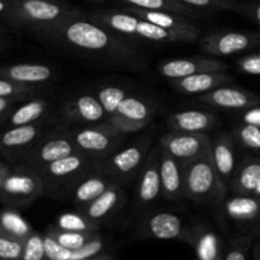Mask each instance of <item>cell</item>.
I'll list each match as a JSON object with an SVG mask.
<instances>
[{"label":"cell","instance_id":"6da1fadb","mask_svg":"<svg viewBox=\"0 0 260 260\" xmlns=\"http://www.w3.org/2000/svg\"><path fill=\"white\" fill-rule=\"evenodd\" d=\"M45 38L61 41L76 50L111 56L118 60L132 61L135 58L134 51L117 33L90 19H81L79 15L56 25Z\"/></svg>","mask_w":260,"mask_h":260},{"label":"cell","instance_id":"cb8c5ba5","mask_svg":"<svg viewBox=\"0 0 260 260\" xmlns=\"http://www.w3.org/2000/svg\"><path fill=\"white\" fill-rule=\"evenodd\" d=\"M0 76L27 85H37L51 80L53 70L43 63H15L2 66Z\"/></svg>","mask_w":260,"mask_h":260},{"label":"cell","instance_id":"db71d44e","mask_svg":"<svg viewBox=\"0 0 260 260\" xmlns=\"http://www.w3.org/2000/svg\"><path fill=\"white\" fill-rule=\"evenodd\" d=\"M254 196H256V197H260V183H259L258 188H256V190H255V194H254Z\"/></svg>","mask_w":260,"mask_h":260},{"label":"cell","instance_id":"f35d334b","mask_svg":"<svg viewBox=\"0 0 260 260\" xmlns=\"http://www.w3.org/2000/svg\"><path fill=\"white\" fill-rule=\"evenodd\" d=\"M20 260H48L46 256L43 235L33 231L24 239V246Z\"/></svg>","mask_w":260,"mask_h":260},{"label":"cell","instance_id":"816d5d0a","mask_svg":"<svg viewBox=\"0 0 260 260\" xmlns=\"http://www.w3.org/2000/svg\"><path fill=\"white\" fill-rule=\"evenodd\" d=\"M253 255H254V260H260V239L256 241L255 245H254Z\"/></svg>","mask_w":260,"mask_h":260},{"label":"cell","instance_id":"7dc6e473","mask_svg":"<svg viewBox=\"0 0 260 260\" xmlns=\"http://www.w3.org/2000/svg\"><path fill=\"white\" fill-rule=\"evenodd\" d=\"M0 15L10 24V0H0Z\"/></svg>","mask_w":260,"mask_h":260},{"label":"cell","instance_id":"7402d4cb","mask_svg":"<svg viewBox=\"0 0 260 260\" xmlns=\"http://www.w3.org/2000/svg\"><path fill=\"white\" fill-rule=\"evenodd\" d=\"M89 157L83 152L78 151L73 155L50 162L46 167L41 168L37 172L42 175L45 184L47 180H62L73 178L80 174L88 168Z\"/></svg>","mask_w":260,"mask_h":260},{"label":"cell","instance_id":"f546056e","mask_svg":"<svg viewBox=\"0 0 260 260\" xmlns=\"http://www.w3.org/2000/svg\"><path fill=\"white\" fill-rule=\"evenodd\" d=\"M0 231L20 240H24L33 233L29 223L12 208L0 211Z\"/></svg>","mask_w":260,"mask_h":260},{"label":"cell","instance_id":"7c38bea8","mask_svg":"<svg viewBox=\"0 0 260 260\" xmlns=\"http://www.w3.org/2000/svg\"><path fill=\"white\" fill-rule=\"evenodd\" d=\"M228 63L217 58L211 57H182L172 58L162 61L157 66V71L164 78L175 80V79L187 78L200 73H211V71H226Z\"/></svg>","mask_w":260,"mask_h":260},{"label":"cell","instance_id":"277c9868","mask_svg":"<svg viewBox=\"0 0 260 260\" xmlns=\"http://www.w3.org/2000/svg\"><path fill=\"white\" fill-rule=\"evenodd\" d=\"M184 196L198 203H213L221 200L228 187L218 177L212 151L183 164Z\"/></svg>","mask_w":260,"mask_h":260},{"label":"cell","instance_id":"9c48e42d","mask_svg":"<svg viewBox=\"0 0 260 260\" xmlns=\"http://www.w3.org/2000/svg\"><path fill=\"white\" fill-rule=\"evenodd\" d=\"M259 41L260 33L256 32H215L203 36L200 47L207 55L223 57L256 48Z\"/></svg>","mask_w":260,"mask_h":260},{"label":"cell","instance_id":"f6af8a7d","mask_svg":"<svg viewBox=\"0 0 260 260\" xmlns=\"http://www.w3.org/2000/svg\"><path fill=\"white\" fill-rule=\"evenodd\" d=\"M235 12L249 18L260 27V4H238Z\"/></svg>","mask_w":260,"mask_h":260},{"label":"cell","instance_id":"2e32d148","mask_svg":"<svg viewBox=\"0 0 260 260\" xmlns=\"http://www.w3.org/2000/svg\"><path fill=\"white\" fill-rule=\"evenodd\" d=\"M159 169L162 198L173 201L184 196V168L182 162L165 150H161Z\"/></svg>","mask_w":260,"mask_h":260},{"label":"cell","instance_id":"30bf717a","mask_svg":"<svg viewBox=\"0 0 260 260\" xmlns=\"http://www.w3.org/2000/svg\"><path fill=\"white\" fill-rule=\"evenodd\" d=\"M162 150L182 164L198 159L212 151V140L206 134L172 131L160 140Z\"/></svg>","mask_w":260,"mask_h":260},{"label":"cell","instance_id":"ee69618b","mask_svg":"<svg viewBox=\"0 0 260 260\" xmlns=\"http://www.w3.org/2000/svg\"><path fill=\"white\" fill-rule=\"evenodd\" d=\"M239 70L249 75H260V52L238 58Z\"/></svg>","mask_w":260,"mask_h":260},{"label":"cell","instance_id":"ab89813d","mask_svg":"<svg viewBox=\"0 0 260 260\" xmlns=\"http://www.w3.org/2000/svg\"><path fill=\"white\" fill-rule=\"evenodd\" d=\"M24 240L13 238L0 231V260H20Z\"/></svg>","mask_w":260,"mask_h":260},{"label":"cell","instance_id":"1f68e13d","mask_svg":"<svg viewBox=\"0 0 260 260\" xmlns=\"http://www.w3.org/2000/svg\"><path fill=\"white\" fill-rule=\"evenodd\" d=\"M58 244L69 250H78L85 246L89 241L98 236L96 233H79V231H65L60 230L56 226H50L47 230Z\"/></svg>","mask_w":260,"mask_h":260},{"label":"cell","instance_id":"b9f144b4","mask_svg":"<svg viewBox=\"0 0 260 260\" xmlns=\"http://www.w3.org/2000/svg\"><path fill=\"white\" fill-rule=\"evenodd\" d=\"M190 8H206V9L235 10L238 3L234 0H178Z\"/></svg>","mask_w":260,"mask_h":260},{"label":"cell","instance_id":"4316f807","mask_svg":"<svg viewBox=\"0 0 260 260\" xmlns=\"http://www.w3.org/2000/svg\"><path fill=\"white\" fill-rule=\"evenodd\" d=\"M225 212L236 223H251L260 218V197L238 194L225 203Z\"/></svg>","mask_w":260,"mask_h":260},{"label":"cell","instance_id":"484cf974","mask_svg":"<svg viewBox=\"0 0 260 260\" xmlns=\"http://www.w3.org/2000/svg\"><path fill=\"white\" fill-rule=\"evenodd\" d=\"M124 193L122 188L117 183H113L106 192L102 193L98 198L91 201L86 206H84L81 212L94 222H101L106 217H108L123 201Z\"/></svg>","mask_w":260,"mask_h":260},{"label":"cell","instance_id":"9a60e30c","mask_svg":"<svg viewBox=\"0 0 260 260\" xmlns=\"http://www.w3.org/2000/svg\"><path fill=\"white\" fill-rule=\"evenodd\" d=\"M161 150L154 149L149 152L144 167L140 170L139 183L136 187V198L140 206H150L161 194L159 157Z\"/></svg>","mask_w":260,"mask_h":260},{"label":"cell","instance_id":"83f0119b","mask_svg":"<svg viewBox=\"0 0 260 260\" xmlns=\"http://www.w3.org/2000/svg\"><path fill=\"white\" fill-rule=\"evenodd\" d=\"M114 182L101 175H93L79 183L74 189V202L79 206H86L106 192Z\"/></svg>","mask_w":260,"mask_h":260},{"label":"cell","instance_id":"8992f818","mask_svg":"<svg viewBox=\"0 0 260 260\" xmlns=\"http://www.w3.org/2000/svg\"><path fill=\"white\" fill-rule=\"evenodd\" d=\"M78 150L89 159L104 160L123 142V134L108 122L85 127L70 134Z\"/></svg>","mask_w":260,"mask_h":260},{"label":"cell","instance_id":"6f0895ef","mask_svg":"<svg viewBox=\"0 0 260 260\" xmlns=\"http://www.w3.org/2000/svg\"><path fill=\"white\" fill-rule=\"evenodd\" d=\"M256 48H259V50H260V41H259V43H258V47H256Z\"/></svg>","mask_w":260,"mask_h":260},{"label":"cell","instance_id":"d6986e66","mask_svg":"<svg viewBox=\"0 0 260 260\" xmlns=\"http://www.w3.org/2000/svg\"><path fill=\"white\" fill-rule=\"evenodd\" d=\"M231 81H233V78L225 71H211V73H200L187 76V78L175 79V80H172V86L183 94L201 95L218 86L230 84Z\"/></svg>","mask_w":260,"mask_h":260},{"label":"cell","instance_id":"ffe728a7","mask_svg":"<svg viewBox=\"0 0 260 260\" xmlns=\"http://www.w3.org/2000/svg\"><path fill=\"white\" fill-rule=\"evenodd\" d=\"M218 122L215 114L205 111H182L173 113L168 117L167 123L172 131L192 132V134H205L210 131Z\"/></svg>","mask_w":260,"mask_h":260},{"label":"cell","instance_id":"74e56055","mask_svg":"<svg viewBox=\"0 0 260 260\" xmlns=\"http://www.w3.org/2000/svg\"><path fill=\"white\" fill-rule=\"evenodd\" d=\"M37 91L36 85L17 83L10 79L0 76V96L10 99H22L28 95H32Z\"/></svg>","mask_w":260,"mask_h":260},{"label":"cell","instance_id":"c3c4849f","mask_svg":"<svg viewBox=\"0 0 260 260\" xmlns=\"http://www.w3.org/2000/svg\"><path fill=\"white\" fill-rule=\"evenodd\" d=\"M14 101H17V99L2 98V96H0V116L4 113H7V112L9 111L10 107H12V104L14 103Z\"/></svg>","mask_w":260,"mask_h":260},{"label":"cell","instance_id":"60d3db41","mask_svg":"<svg viewBox=\"0 0 260 260\" xmlns=\"http://www.w3.org/2000/svg\"><path fill=\"white\" fill-rule=\"evenodd\" d=\"M239 141L248 149L260 154V128L251 124L243 123L236 128Z\"/></svg>","mask_w":260,"mask_h":260},{"label":"cell","instance_id":"52a82bcc","mask_svg":"<svg viewBox=\"0 0 260 260\" xmlns=\"http://www.w3.org/2000/svg\"><path fill=\"white\" fill-rule=\"evenodd\" d=\"M147 149V142H136L113 152L102 161V173L117 180L134 178L144 167L145 160L149 155Z\"/></svg>","mask_w":260,"mask_h":260},{"label":"cell","instance_id":"4dcf8cb0","mask_svg":"<svg viewBox=\"0 0 260 260\" xmlns=\"http://www.w3.org/2000/svg\"><path fill=\"white\" fill-rule=\"evenodd\" d=\"M117 113L119 116L124 117L127 119H131L135 122H142V123L149 124L152 118V111L149 104L142 99L136 96H127L121 102Z\"/></svg>","mask_w":260,"mask_h":260},{"label":"cell","instance_id":"5b68a950","mask_svg":"<svg viewBox=\"0 0 260 260\" xmlns=\"http://www.w3.org/2000/svg\"><path fill=\"white\" fill-rule=\"evenodd\" d=\"M42 175L28 165L9 169L0 192V202L10 206H27L45 190Z\"/></svg>","mask_w":260,"mask_h":260},{"label":"cell","instance_id":"9f6ffc18","mask_svg":"<svg viewBox=\"0 0 260 260\" xmlns=\"http://www.w3.org/2000/svg\"><path fill=\"white\" fill-rule=\"evenodd\" d=\"M2 47H3V45H2V41H0V50H2Z\"/></svg>","mask_w":260,"mask_h":260},{"label":"cell","instance_id":"ac0fdd59","mask_svg":"<svg viewBox=\"0 0 260 260\" xmlns=\"http://www.w3.org/2000/svg\"><path fill=\"white\" fill-rule=\"evenodd\" d=\"M40 124H23V126L10 127L0 135V154L15 155L23 152V155L40 140Z\"/></svg>","mask_w":260,"mask_h":260},{"label":"cell","instance_id":"f5cc1de1","mask_svg":"<svg viewBox=\"0 0 260 260\" xmlns=\"http://www.w3.org/2000/svg\"><path fill=\"white\" fill-rule=\"evenodd\" d=\"M7 23H9V22H8L4 17H2V15H0V32L5 29V24H7Z\"/></svg>","mask_w":260,"mask_h":260},{"label":"cell","instance_id":"d6a6232c","mask_svg":"<svg viewBox=\"0 0 260 260\" xmlns=\"http://www.w3.org/2000/svg\"><path fill=\"white\" fill-rule=\"evenodd\" d=\"M121 2L126 3L129 7L150 10H165V12L177 13L184 17L194 14L193 8L182 4L178 0H121Z\"/></svg>","mask_w":260,"mask_h":260},{"label":"cell","instance_id":"8d00e7d4","mask_svg":"<svg viewBox=\"0 0 260 260\" xmlns=\"http://www.w3.org/2000/svg\"><path fill=\"white\" fill-rule=\"evenodd\" d=\"M96 98L103 106L107 113V118L117 113L121 102L126 98V93L122 88L114 85L103 86L96 91Z\"/></svg>","mask_w":260,"mask_h":260},{"label":"cell","instance_id":"5bb4252c","mask_svg":"<svg viewBox=\"0 0 260 260\" xmlns=\"http://www.w3.org/2000/svg\"><path fill=\"white\" fill-rule=\"evenodd\" d=\"M141 234L145 238L159 239V240H172L179 239L184 241H192L193 233L184 228L182 218L170 212L154 213L145 220Z\"/></svg>","mask_w":260,"mask_h":260},{"label":"cell","instance_id":"11a10c76","mask_svg":"<svg viewBox=\"0 0 260 260\" xmlns=\"http://www.w3.org/2000/svg\"><path fill=\"white\" fill-rule=\"evenodd\" d=\"M90 2H94V3H102V2H104V0H90Z\"/></svg>","mask_w":260,"mask_h":260},{"label":"cell","instance_id":"d4e9b609","mask_svg":"<svg viewBox=\"0 0 260 260\" xmlns=\"http://www.w3.org/2000/svg\"><path fill=\"white\" fill-rule=\"evenodd\" d=\"M260 183V157H246L234 173L230 188L236 194L254 196Z\"/></svg>","mask_w":260,"mask_h":260},{"label":"cell","instance_id":"7a4b0ae2","mask_svg":"<svg viewBox=\"0 0 260 260\" xmlns=\"http://www.w3.org/2000/svg\"><path fill=\"white\" fill-rule=\"evenodd\" d=\"M80 13L57 0H10V24L45 37L56 25Z\"/></svg>","mask_w":260,"mask_h":260},{"label":"cell","instance_id":"680465c9","mask_svg":"<svg viewBox=\"0 0 260 260\" xmlns=\"http://www.w3.org/2000/svg\"><path fill=\"white\" fill-rule=\"evenodd\" d=\"M0 164H2V162H0Z\"/></svg>","mask_w":260,"mask_h":260},{"label":"cell","instance_id":"e575fe53","mask_svg":"<svg viewBox=\"0 0 260 260\" xmlns=\"http://www.w3.org/2000/svg\"><path fill=\"white\" fill-rule=\"evenodd\" d=\"M56 228L65 231H79V233H95L98 223L89 220L83 212L62 213L56 220Z\"/></svg>","mask_w":260,"mask_h":260},{"label":"cell","instance_id":"f1b7e54d","mask_svg":"<svg viewBox=\"0 0 260 260\" xmlns=\"http://www.w3.org/2000/svg\"><path fill=\"white\" fill-rule=\"evenodd\" d=\"M48 111V103L42 99H32L15 108L8 118L10 127L23 126V124L37 123Z\"/></svg>","mask_w":260,"mask_h":260},{"label":"cell","instance_id":"8fae6325","mask_svg":"<svg viewBox=\"0 0 260 260\" xmlns=\"http://www.w3.org/2000/svg\"><path fill=\"white\" fill-rule=\"evenodd\" d=\"M198 102L220 109L246 111L260 106V98L251 91L236 86H218L213 90L198 95Z\"/></svg>","mask_w":260,"mask_h":260},{"label":"cell","instance_id":"bcb514c9","mask_svg":"<svg viewBox=\"0 0 260 260\" xmlns=\"http://www.w3.org/2000/svg\"><path fill=\"white\" fill-rule=\"evenodd\" d=\"M243 123L251 124V126L259 127L260 128V107H253L244 112L243 114Z\"/></svg>","mask_w":260,"mask_h":260},{"label":"cell","instance_id":"f907efd6","mask_svg":"<svg viewBox=\"0 0 260 260\" xmlns=\"http://www.w3.org/2000/svg\"><path fill=\"white\" fill-rule=\"evenodd\" d=\"M84 260H113L112 259L111 255H108V254H98V255L95 256H91V258H88V259H84Z\"/></svg>","mask_w":260,"mask_h":260},{"label":"cell","instance_id":"44dd1931","mask_svg":"<svg viewBox=\"0 0 260 260\" xmlns=\"http://www.w3.org/2000/svg\"><path fill=\"white\" fill-rule=\"evenodd\" d=\"M43 240H45L46 256L48 260H84L98 255L104 249V241L99 235L78 250H69L61 246L50 233L43 235Z\"/></svg>","mask_w":260,"mask_h":260},{"label":"cell","instance_id":"ba28073f","mask_svg":"<svg viewBox=\"0 0 260 260\" xmlns=\"http://www.w3.org/2000/svg\"><path fill=\"white\" fill-rule=\"evenodd\" d=\"M70 134L51 135L40 139L24 155V164L38 170L50 162L78 152Z\"/></svg>","mask_w":260,"mask_h":260},{"label":"cell","instance_id":"e0dca14e","mask_svg":"<svg viewBox=\"0 0 260 260\" xmlns=\"http://www.w3.org/2000/svg\"><path fill=\"white\" fill-rule=\"evenodd\" d=\"M62 114L69 122L76 123H98L106 122L107 113L96 96L84 94L68 102L62 108Z\"/></svg>","mask_w":260,"mask_h":260},{"label":"cell","instance_id":"3957f363","mask_svg":"<svg viewBox=\"0 0 260 260\" xmlns=\"http://www.w3.org/2000/svg\"><path fill=\"white\" fill-rule=\"evenodd\" d=\"M89 19L108 28L118 36L135 37L149 42L177 43L190 42L187 37L168 30L156 24L121 10H96L89 14Z\"/></svg>","mask_w":260,"mask_h":260},{"label":"cell","instance_id":"4fadbf2b","mask_svg":"<svg viewBox=\"0 0 260 260\" xmlns=\"http://www.w3.org/2000/svg\"><path fill=\"white\" fill-rule=\"evenodd\" d=\"M123 10L136 15V17L142 18V19L152 23V24H156L159 27L165 28V29L184 36L190 42H194L200 37V29H198L197 25L193 24L184 15L165 12V10L141 9V8L129 7V5L124 7Z\"/></svg>","mask_w":260,"mask_h":260},{"label":"cell","instance_id":"d590c367","mask_svg":"<svg viewBox=\"0 0 260 260\" xmlns=\"http://www.w3.org/2000/svg\"><path fill=\"white\" fill-rule=\"evenodd\" d=\"M254 235L255 233H244L235 236L223 250L221 260H248Z\"/></svg>","mask_w":260,"mask_h":260},{"label":"cell","instance_id":"836d02e7","mask_svg":"<svg viewBox=\"0 0 260 260\" xmlns=\"http://www.w3.org/2000/svg\"><path fill=\"white\" fill-rule=\"evenodd\" d=\"M190 243L196 246L200 260H221L218 251V240L211 231L193 234Z\"/></svg>","mask_w":260,"mask_h":260},{"label":"cell","instance_id":"603a6c76","mask_svg":"<svg viewBox=\"0 0 260 260\" xmlns=\"http://www.w3.org/2000/svg\"><path fill=\"white\" fill-rule=\"evenodd\" d=\"M212 159L223 184L230 185L235 173V147L229 135H220L212 141Z\"/></svg>","mask_w":260,"mask_h":260},{"label":"cell","instance_id":"7bdbcfd3","mask_svg":"<svg viewBox=\"0 0 260 260\" xmlns=\"http://www.w3.org/2000/svg\"><path fill=\"white\" fill-rule=\"evenodd\" d=\"M106 122H108L109 124L114 127L116 129H118L122 134H132V132H139L142 128L147 126L146 123H142V122H135L131 119H127L124 117L119 116L118 113L113 114V116L108 117L106 119Z\"/></svg>","mask_w":260,"mask_h":260},{"label":"cell","instance_id":"681fc988","mask_svg":"<svg viewBox=\"0 0 260 260\" xmlns=\"http://www.w3.org/2000/svg\"><path fill=\"white\" fill-rule=\"evenodd\" d=\"M8 172H9V168L2 162V164H0V192H2L3 184H4V180H5V177H7Z\"/></svg>","mask_w":260,"mask_h":260}]
</instances>
